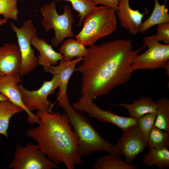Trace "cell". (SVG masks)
<instances>
[{"instance_id":"1","label":"cell","mask_w":169,"mask_h":169,"mask_svg":"<svg viewBox=\"0 0 169 169\" xmlns=\"http://www.w3.org/2000/svg\"><path fill=\"white\" fill-rule=\"evenodd\" d=\"M145 47L134 50L131 40L122 38L89 47L75 70L82 74L81 94L87 93L93 100L127 82L134 57Z\"/></svg>"},{"instance_id":"2","label":"cell","mask_w":169,"mask_h":169,"mask_svg":"<svg viewBox=\"0 0 169 169\" xmlns=\"http://www.w3.org/2000/svg\"><path fill=\"white\" fill-rule=\"evenodd\" d=\"M38 125L25 132L34 140L40 149L54 163H64L68 169L83 164L78 151V137L71 125L68 116L52 110L38 111Z\"/></svg>"},{"instance_id":"3","label":"cell","mask_w":169,"mask_h":169,"mask_svg":"<svg viewBox=\"0 0 169 169\" xmlns=\"http://www.w3.org/2000/svg\"><path fill=\"white\" fill-rule=\"evenodd\" d=\"M57 97L58 105L68 116L70 124L78 137V150L80 156L104 151L121 159V154L116 149L115 144L103 138L88 119L73 108L69 101L67 94Z\"/></svg>"},{"instance_id":"4","label":"cell","mask_w":169,"mask_h":169,"mask_svg":"<svg viewBox=\"0 0 169 169\" xmlns=\"http://www.w3.org/2000/svg\"><path fill=\"white\" fill-rule=\"evenodd\" d=\"M83 23V28L75 38L85 46H92L99 39L116 30L115 12L103 5L97 6L84 18Z\"/></svg>"},{"instance_id":"5","label":"cell","mask_w":169,"mask_h":169,"mask_svg":"<svg viewBox=\"0 0 169 169\" xmlns=\"http://www.w3.org/2000/svg\"><path fill=\"white\" fill-rule=\"evenodd\" d=\"M63 8V13L59 14L56 10V3L52 1L41 6L39 10L43 17L42 25L44 30H54V37L51 41L55 47L64 39L73 38L74 35L72 30V25L74 21L72 10L68 5H64Z\"/></svg>"},{"instance_id":"6","label":"cell","mask_w":169,"mask_h":169,"mask_svg":"<svg viewBox=\"0 0 169 169\" xmlns=\"http://www.w3.org/2000/svg\"><path fill=\"white\" fill-rule=\"evenodd\" d=\"M147 50L136 55L131 64L133 72L138 69L154 70L164 68L169 59V44L159 43L154 36L146 37L143 40Z\"/></svg>"},{"instance_id":"7","label":"cell","mask_w":169,"mask_h":169,"mask_svg":"<svg viewBox=\"0 0 169 169\" xmlns=\"http://www.w3.org/2000/svg\"><path fill=\"white\" fill-rule=\"evenodd\" d=\"M8 167L13 169H52L60 167L47 157L37 144L28 142L24 147L16 144L14 158Z\"/></svg>"},{"instance_id":"8","label":"cell","mask_w":169,"mask_h":169,"mask_svg":"<svg viewBox=\"0 0 169 169\" xmlns=\"http://www.w3.org/2000/svg\"><path fill=\"white\" fill-rule=\"evenodd\" d=\"M10 25L15 33L21 52L20 75H26L34 70L39 65L37 57L30 43L32 37L37 35V29L31 19L25 21L20 28L18 27L12 23H10Z\"/></svg>"},{"instance_id":"9","label":"cell","mask_w":169,"mask_h":169,"mask_svg":"<svg viewBox=\"0 0 169 169\" xmlns=\"http://www.w3.org/2000/svg\"><path fill=\"white\" fill-rule=\"evenodd\" d=\"M73 107L77 111L87 113L90 117L101 122L114 124L124 132L130 126L138 125V119L119 116L110 110H105L101 109L93 103V100L86 93L82 95L78 100L73 104Z\"/></svg>"},{"instance_id":"10","label":"cell","mask_w":169,"mask_h":169,"mask_svg":"<svg viewBox=\"0 0 169 169\" xmlns=\"http://www.w3.org/2000/svg\"><path fill=\"white\" fill-rule=\"evenodd\" d=\"M59 82L58 76L54 75L50 80L44 81L42 85L36 90L30 91L22 84H19V89L25 107L31 111L37 110L47 112L51 110L52 102L48 100V97L55 94Z\"/></svg>"},{"instance_id":"11","label":"cell","mask_w":169,"mask_h":169,"mask_svg":"<svg viewBox=\"0 0 169 169\" xmlns=\"http://www.w3.org/2000/svg\"><path fill=\"white\" fill-rule=\"evenodd\" d=\"M148 146L145 139L137 125L128 127L115 144L116 149L125 158L127 164L132 162Z\"/></svg>"},{"instance_id":"12","label":"cell","mask_w":169,"mask_h":169,"mask_svg":"<svg viewBox=\"0 0 169 169\" xmlns=\"http://www.w3.org/2000/svg\"><path fill=\"white\" fill-rule=\"evenodd\" d=\"M20 74L9 75L0 77V93L5 96L11 102L22 108L28 115V121L30 124H38V117L24 106L18 88L21 81Z\"/></svg>"},{"instance_id":"13","label":"cell","mask_w":169,"mask_h":169,"mask_svg":"<svg viewBox=\"0 0 169 169\" xmlns=\"http://www.w3.org/2000/svg\"><path fill=\"white\" fill-rule=\"evenodd\" d=\"M21 61L18 45L5 43L0 46V77L6 75L20 74Z\"/></svg>"},{"instance_id":"14","label":"cell","mask_w":169,"mask_h":169,"mask_svg":"<svg viewBox=\"0 0 169 169\" xmlns=\"http://www.w3.org/2000/svg\"><path fill=\"white\" fill-rule=\"evenodd\" d=\"M118 11L116 12L120 24L125 30L135 35L139 32L144 14L137 9L133 10L129 5V0H119Z\"/></svg>"},{"instance_id":"15","label":"cell","mask_w":169,"mask_h":169,"mask_svg":"<svg viewBox=\"0 0 169 169\" xmlns=\"http://www.w3.org/2000/svg\"><path fill=\"white\" fill-rule=\"evenodd\" d=\"M30 43L39 53L37 56L38 64L43 66L44 72H49L51 66L57 65L58 61L63 59L62 54L55 51L52 46L43 38L41 39L35 35L32 37Z\"/></svg>"},{"instance_id":"16","label":"cell","mask_w":169,"mask_h":169,"mask_svg":"<svg viewBox=\"0 0 169 169\" xmlns=\"http://www.w3.org/2000/svg\"><path fill=\"white\" fill-rule=\"evenodd\" d=\"M83 57H79L70 61L62 59L58 64L51 66L49 72L59 77V91L57 96L67 94L68 83L73 73L75 71L76 65L81 61Z\"/></svg>"},{"instance_id":"17","label":"cell","mask_w":169,"mask_h":169,"mask_svg":"<svg viewBox=\"0 0 169 169\" xmlns=\"http://www.w3.org/2000/svg\"><path fill=\"white\" fill-rule=\"evenodd\" d=\"M131 104L120 103V106L126 109L130 117L139 119L146 114L156 113L155 102L150 97H141L136 100H132Z\"/></svg>"},{"instance_id":"18","label":"cell","mask_w":169,"mask_h":169,"mask_svg":"<svg viewBox=\"0 0 169 169\" xmlns=\"http://www.w3.org/2000/svg\"><path fill=\"white\" fill-rule=\"evenodd\" d=\"M167 0H165L164 4L161 5L158 0H153L154 2L153 10L149 18L141 23L140 28L139 32L144 33L155 25L169 23L168 9L166 8Z\"/></svg>"},{"instance_id":"19","label":"cell","mask_w":169,"mask_h":169,"mask_svg":"<svg viewBox=\"0 0 169 169\" xmlns=\"http://www.w3.org/2000/svg\"><path fill=\"white\" fill-rule=\"evenodd\" d=\"M24 111L9 100L0 101V134L8 138L10 120L14 115Z\"/></svg>"},{"instance_id":"20","label":"cell","mask_w":169,"mask_h":169,"mask_svg":"<svg viewBox=\"0 0 169 169\" xmlns=\"http://www.w3.org/2000/svg\"><path fill=\"white\" fill-rule=\"evenodd\" d=\"M59 51L63 60L70 61L74 57H84L87 53L88 49L79 41L71 38L64 41Z\"/></svg>"},{"instance_id":"21","label":"cell","mask_w":169,"mask_h":169,"mask_svg":"<svg viewBox=\"0 0 169 169\" xmlns=\"http://www.w3.org/2000/svg\"><path fill=\"white\" fill-rule=\"evenodd\" d=\"M143 156L142 162L149 167L157 166L159 169L169 167V151L167 148H150Z\"/></svg>"},{"instance_id":"22","label":"cell","mask_w":169,"mask_h":169,"mask_svg":"<svg viewBox=\"0 0 169 169\" xmlns=\"http://www.w3.org/2000/svg\"><path fill=\"white\" fill-rule=\"evenodd\" d=\"M94 169H137L138 168L132 164H128L110 154L100 157L93 165Z\"/></svg>"},{"instance_id":"23","label":"cell","mask_w":169,"mask_h":169,"mask_svg":"<svg viewBox=\"0 0 169 169\" xmlns=\"http://www.w3.org/2000/svg\"><path fill=\"white\" fill-rule=\"evenodd\" d=\"M155 102L156 116L154 126L169 132V99L161 97Z\"/></svg>"},{"instance_id":"24","label":"cell","mask_w":169,"mask_h":169,"mask_svg":"<svg viewBox=\"0 0 169 169\" xmlns=\"http://www.w3.org/2000/svg\"><path fill=\"white\" fill-rule=\"evenodd\" d=\"M56 2L65 1L70 3L72 8L78 13L79 19L77 26L80 27L84 18L90 14L97 6L92 0H55Z\"/></svg>"},{"instance_id":"25","label":"cell","mask_w":169,"mask_h":169,"mask_svg":"<svg viewBox=\"0 0 169 169\" xmlns=\"http://www.w3.org/2000/svg\"><path fill=\"white\" fill-rule=\"evenodd\" d=\"M147 147L149 149H168L169 132L154 126L149 135Z\"/></svg>"},{"instance_id":"26","label":"cell","mask_w":169,"mask_h":169,"mask_svg":"<svg viewBox=\"0 0 169 169\" xmlns=\"http://www.w3.org/2000/svg\"><path fill=\"white\" fill-rule=\"evenodd\" d=\"M17 3L18 0H0V14L8 20H17L18 13Z\"/></svg>"},{"instance_id":"27","label":"cell","mask_w":169,"mask_h":169,"mask_svg":"<svg viewBox=\"0 0 169 169\" xmlns=\"http://www.w3.org/2000/svg\"><path fill=\"white\" fill-rule=\"evenodd\" d=\"M156 116V113H150L138 119L137 126L148 142L150 133L152 129Z\"/></svg>"},{"instance_id":"28","label":"cell","mask_w":169,"mask_h":169,"mask_svg":"<svg viewBox=\"0 0 169 169\" xmlns=\"http://www.w3.org/2000/svg\"><path fill=\"white\" fill-rule=\"evenodd\" d=\"M158 25L156 28L157 32L154 36L159 42L163 41L165 44H169V23Z\"/></svg>"},{"instance_id":"29","label":"cell","mask_w":169,"mask_h":169,"mask_svg":"<svg viewBox=\"0 0 169 169\" xmlns=\"http://www.w3.org/2000/svg\"><path fill=\"white\" fill-rule=\"evenodd\" d=\"M97 5L102 4L106 7L111 8L116 12L118 10L119 0H92Z\"/></svg>"},{"instance_id":"30","label":"cell","mask_w":169,"mask_h":169,"mask_svg":"<svg viewBox=\"0 0 169 169\" xmlns=\"http://www.w3.org/2000/svg\"><path fill=\"white\" fill-rule=\"evenodd\" d=\"M164 68L165 69L166 74L169 76V61L165 64Z\"/></svg>"},{"instance_id":"31","label":"cell","mask_w":169,"mask_h":169,"mask_svg":"<svg viewBox=\"0 0 169 169\" xmlns=\"http://www.w3.org/2000/svg\"><path fill=\"white\" fill-rule=\"evenodd\" d=\"M8 19L5 18H0V26L7 23Z\"/></svg>"},{"instance_id":"32","label":"cell","mask_w":169,"mask_h":169,"mask_svg":"<svg viewBox=\"0 0 169 169\" xmlns=\"http://www.w3.org/2000/svg\"><path fill=\"white\" fill-rule=\"evenodd\" d=\"M7 100H8V99L5 96L0 93V101Z\"/></svg>"}]
</instances>
